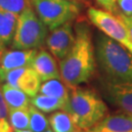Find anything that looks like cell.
<instances>
[{"label":"cell","mask_w":132,"mask_h":132,"mask_svg":"<svg viewBox=\"0 0 132 132\" xmlns=\"http://www.w3.org/2000/svg\"><path fill=\"white\" fill-rule=\"evenodd\" d=\"M29 112V129L33 132H44L49 128L48 118L37 108L30 104L28 107Z\"/></svg>","instance_id":"18"},{"label":"cell","mask_w":132,"mask_h":132,"mask_svg":"<svg viewBox=\"0 0 132 132\" xmlns=\"http://www.w3.org/2000/svg\"><path fill=\"white\" fill-rule=\"evenodd\" d=\"M48 120L53 132H76L78 130L71 114L64 110L53 113Z\"/></svg>","instance_id":"15"},{"label":"cell","mask_w":132,"mask_h":132,"mask_svg":"<svg viewBox=\"0 0 132 132\" xmlns=\"http://www.w3.org/2000/svg\"><path fill=\"white\" fill-rule=\"evenodd\" d=\"M39 92L40 94L55 97L57 99L61 100L62 102L66 104L67 107V104L69 102L70 92L68 90V86L66 83L63 80H60V78H53L43 81V83L40 85Z\"/></svg>","instance_id":"14"},{"label":"cell","mask_w":132,"mask_h":132,"mask_svg":"<svg viewBox=\"0 0 132 132\" xmlns=\"http://www.w3.org/2000/svg\"><path fill=\"white\" fill-rule=\"evenodd\" d=\"M96 2L110 13H117V0H96Z\"/></svg>","instance_id":"20"},{"label":"cell","mask_w":132,"mask_h":132,"mask_svg":"<svg viewBox=\"0 0 132 132\" xmlns=\"http://www.w3.org/2000/svg\"><path fill=\"white\" fill-rule=\"evenodd\" d=\"M1 90L8 110L28 109L30 105V99L22 90L12 87L7 83L1 84Z\"/></svg>","instance_id":"13"},{"label":"cell","mask_w":132,"mask_h":132,"mask_svg":"<svg viewBox=\"0 0 132 132\" xmlns=\"http://www.w3.org/2000/svg\"><path fill=\"white\" fill-rule=\"evenodd\" d=\"M48 28L31 7L24 9L18 17L12 47L14 49H36L46 41Z\"/></svg>","instance_id":"4"},{"label":"cell","mask_w":132,"mask_h":132,"mask_svg":"<svg viewBox=\"0 0 132 132\" xmlns=\"http://www.w3.org/2000/svg\"><path fill=\"white\" fill-rule=\"evenodd\" d=\"M8 118V107L6 105L4 100L2 90H1V84H0V118Z\"/></svg>","instance_id":"23"},{"label":"cell","mask_w":132,"mask_h":132,"mask_svg":"<svg viewBox=\"0 0 132 132\" xmlns=\"http://www.w3.org/2000/svg\"><path fill=\"white\" fill-rule=\"evenodd\" d=\"M96 59L107 81L122 83L132 81V53L104 32L96 40Z\"/></svg>","instance_id":"2"},{"label":"cell","mask_w":132,"mask_h":132,"mask_svg":"<svg viewBox=\"0 0 132 132\" xmlns=\"http://www.w3.org/2000/svg\"><path fill=\"white\" fill-rule=\"evenodd\" d=\"M76 41L71 22L53 29L46 37V45L54 57L61 61L69 54Z\"/></svg>","instance_id":"7"},{"label":"cell","mask_w":132,"mask_h":132,"mask_svg":"<svg viewBox=\"0 0 132 132\" xmlns=\"http://www.w3.org/2000/svg\"><path fill=\"white\" fill-rule=\"evenodd\" d=\"M41 79L37 72L30 67L21 68L16 81V88L22 90L28 97H33L39 92Z\"/></svg>","instance_id":"11"},{"label":"cell","mask_w":132,"mask_h":132,"mask_svg":"<svg viewBox=\"0 0 132 132\" xmlns=\"http://www.w3.org/2000/svg\"><path fill=\"white\" fill-rule=\"evenodd\" d=\"M5 50V48H3L2 47V45H1V44H0V54H1V53L3 52V51H4Z\"/></svg>","instance_id":"26"},{"label":"cell","mask_w":132,"mask_h":132,"mask_svg":"<svg viewBox=\"0 0 132 132\" xmlns=\"http://www.w3.org/2000/svg\"><path fill=\"white\" fill-rule=\"evenodd\" d=\"M13 128L7 118H0V132H13Z\"/></svg>","instance_id":"24"},{"label":"cell","mask_w":132,"mask_h":132,"mask_svg":"<svg viewBox=\"0 0 132 132\" xmlns=\"http://www.w3.org/2000/svg\"><path fill=\"white\" fill-rule=\"evenodd\" d=\"M82 132H132V114L122 113L107 116L95 126Z\"/></svg>","instance_id":"9"},{"label":"cell","mask_w":132,"mask_h":132,"mask_svg":"<svg viewBox=\"0 0 132 132\" xmlns=\"http://www.w3.org/2000/svg\"><path fill=\"white\" fill-rule=\"evenodd\" d=\"M117 17L124 24V26L126 27V28L128 29V31H129L132 37V15H126L124 13H118Z\"/></svg>","instance_id":"21"},{"label":"cell","mask_w":132,"mask_h":132,"mask_svg":"<svg viewBox=\"0 0 132 132\" xmlns=\"http://www.w3.org/2000/svg\"><path fill=\"white\" fill-rule=\"evenodd\" d=\"M13 132H14V131H13Z\"/></svg>","instance_id":"30"},{"label":"cell","mask_w":132,"mask_h":132,"mask_svg":"<svg viewBox=\"0 0 132 132\" xmlns=\"http://www.w3.org/2000/svg\"><path fill=\"white\" fill-rule=\"evenodd\" d=\"M71 89L65 111L71 114L78 129H90L107 117L108 107L95 91L77 86Z\"/></svg>","instance_id":"3"},{"label":"cell","mask_w":132,"mask_h":132,"mask_svg":"<svg viewBox=\"0 0 132 132\" xmlns=\"http://www.w3.org/2000/svg\"><path fill=\"white\" fill-rule=\"evenodd\" d=\"M44 132H53V130H52V129H50V128H48L47 130H45Z\"/></svg>","instance_id":"28"},{"label":"cell","mask_w":132,"mask_h":132,"mask_svg":"<svg viewBox=\"0 0 132 132\" xmlns=\"http://www.w3.org/2000/svg\"><path fill=\"white\" fill-rule=\"evenodd\" d=\"M8 118L11 126L15 129H29V112L28 109L8 110Z\"/></svg>","instance_id":"17"},{"label":"cell","mask_w":132,"mask_h":132,"mask_svg":"<svg viewBox=\"0 0 132 132\" xmlns=\"http://www.w3.org/2000/svg\"><path fill=\"white\" fill-rule=\"evenodd\" d=\"M103 88L106 98L124 113L132 114V81L113 83L105 81Z\"/></svg>","instance_id":"8"},{"label":"cell","mask_w":132,"mask_h":132,"mask_svg":"<svg viewBox=\"0 0 132 132\" xmlns=\"http://www.w3.org/2000/svg\"><path fill=\"white\" fill-rule=\"evenodd\" d=\"M19 15L0 8V44L3 48L12 44Z\"/></svg>","instance_id":"12"},{"label":"cell","mask_w":132,"mask_h":132,"mask_svg":"<svg viewBox=\"0 0 132 132\" xmlns=\"http://www.w3.org/2000/svg\"><path fill=\"white\" fill-rule=\"evenodd\" d=\"M69 1H72V2H80V1H82V0H69Z\"/></svg>","instance_id":"27"},{"label":"cell","mask_w":132,"mask_h":132,"mask_svg":"<svg viewBox=\"0 0 132 132\" xmlns=\"http://www.w3.org/2000/svg\"><path fill=\"white\" fill-rule=\"evenodd\" d=\"M94 72V47L89 30L85 24H78L73 46L60 61L61 79L69 88H72L87 82Z\"/></svg>","instance_id":"1"},{"label":"cell","mask_w":132,"mask_h":132,"mask_svg":"<svg viewBox=\"0 0 132 132\" xmlns=\"http://www.w3.org/2000/svg\"><path fill=\"white\" fill-rule=\"evenodd\" d=\"M87 15L92 24L96 26L102 32L113 38L128 49L132 53V37L126 27L118 17L108 11L91 7L87 11Z\"/></svg>","instance_id":"6"},{"label":"cell","mask_w":132,"mask_h":132,"mask_svg":"<svg viewBox=\"0 0 132 132\" xmlns=\"http://www.w3.org/2000/svg\"><path fill=\"white\" fill-rule=\"evenodd\" d=\"M30 104L37 108L39 111L46 113H53L58 110L65 111L66 109V104L62 102L61 100L44 94H36L35 96L31 97Z\"/></svg>","instance_id":"16"},{"label":"cell","mask_w":132,"mask_h":132,"mask_svg":"<svg viewBox=\"0 0 132 132\" xmlns=\"http://www.w3.org/2000/svg\"><path fill=\"white\" fill-rule=\"evenodd\" d=\"M14 132H33V131H31L30 129H22V130H20V129H15Z\"/></svg>","instance_id":"25"},{"label":"cell","mask_w":132,"mask_h":132,"mask_svg":"<svg viewBox=\"0 0 132 132\" xmlns=\"http://www.w3.org/2000/svg\"><path fill=\"white\" fill-rule=\"evenodd\" d=\"M29 0H0V8L20 15L24 9L30 7Z\"/></svg>","instance_id":"19"},{"label":"cell","mask_w":132,"mask_h":132,"mask_svg":"<svg viewBox=\"0 0 132 132\" xmlns=\"http://www.w3.org/2000/svg\"><path fill=\"white\" fill-rule=\"evenodd\" d=\"M39 19L53 30L78 16L80 5L69 0H30Z\"/></svg>","instance_id":"5"},{"label":"cell","mask_w":132,"mask_h":132,"mask_svg":"<svg viewBox=\"0 0 132 132\" xmlns=\"http://www.w3.org/2000/svg\"><path fill=\"white\" fill-rule=\"evenodd\" d=\"M117 4L122 11V13L132 15V0H117Z\"/></svg>","instance_id":"22"},{"label":"cell","mask_w":132,"mask_h":132,"mask_svg":"<svg viewBox=\"0 0 132 132\" xmlns=\"http://www.w3.org/2000/svg\"><path fill=\"white\" fill-rule=\"evenodd\" d=\"M76 132H82V130H80V129H78V130H77Z\"/></svg>","instance_id":"29"},{"label":"cell","mask_w":132,"mask_h":132,"mask_svg":"<svg viewBox=\"0 0 132 132\" xmlns=\"http://www.w3.org/2000/svg\"><path fill=\"white\" fill-rule=\"evenodd\" d=\"M30 68L37 72L41 81H46L53 78H61L60 70L52 54L41 49L36 53Z\"/></svg>","instance_id":"10"}]
</instances>
